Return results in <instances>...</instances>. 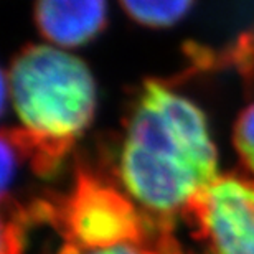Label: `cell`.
Instances as JSON below:
<instances>
[{"label":"cell","instance_id":"6da1fadb","mask_svg":"<svg viewBox=\"0 0 254 254\" xmlns=\"http://www.w3.org/2000/svg\"><path fill=\"white\" fill-rule=\"evenodd\" d=\"M119 175L127 195L150 215L167 220L185 213L220 177L203 111L159 81H147L127 124Z\"/></svg>","mask_w":254,"mask_h":254},{"label":"cell","instance_id":"7a4b0ae2","mask_svg":"<svg viewBox=\"0 0 254 254\" xmlns=\"http://www.w3.org/2000/svg\"><path fill=\"white\" fill-rule=\"evenodd\" d=\"M2 78L22 123L12 135L3 134L32 155L40 172L53 170L93 119L96 84L89 68L58 47L28 45Z\"/></svg>","mask_w":254,"mask_h":254},{"label":"cell","instance_id":"3957f363","mask_svg":"<svg viewBox=\"0 0 254 254\" xmlns=\"http://www.w3.org/2000/svg\"><path fill=\"white\" fill-rule=\"evenodd\" d=\"M45 213L55 220L66 245L81 250L132 245L147 254H157L149 240L154 238L149 220L137 211L132 198L86 172H78L73 190L58 208L48 206Z\"/></svg>","mask_w":254,"mask_h":254},{"label":"cell","instance_id":"277c9868","mask_svg":"<svg viewBox=\"0 0 254 254\" xmlns=\"http://www.w3.org/2000/svg\"><path fill=\"white\" fill-rule=\"evenodd\" d=\"M184 215L206 254H254V180L218 177Z\"/></svg>","mask_w":254,"mask_h":254},{"label":"cell","instance_id":"5b68a950","mask_svg":"<svg viewBox=\"0 0 254 254\" xmlns=\"http://www.w3.org/2000/svg\"><path fill=\"white\" fill-rule=\"evenodd\" d=\"M108 5L101 0L58 2L45 0L35 5V22L40 33L58 48L79 47L104 28Z\"/></svg>","mask_w":254,"mask_h":254},{"label":"cell","instance_id":"8992f818","mask_svg":"<svg viewBox=\"0 0 254 254\" xmlns=\"http://www.w3.org/2000/svg\"><path fill=\"white\" fill-rule=\"evenodd\" d=\"M191 2H135L124 0L121 7L137 23L147 27H170L191 8Z\"/></svg>","mask_w":254,"mask_h":254},{"label":"cell","instance_id":"52a82bcc","mask_svg":"<svg viewBox=\"0 0 254 254\" xmlns=\"http://www.w3.org/2000/svg\"><path fill=\"white\" fill-rule=\"evenodd\" d=\"M233 142L241 162L254 174V103L238 116L233 130Z\"/></svg>","mask_w":254,"mask_h":254},{"label":"cell","instance_id":"ba28073f","mask_svg":"<svg viewBox=\"0 0 254 254\" xmlns=\"http://www.w3.org/2000/svg\"><path fill=\"white\" fill-rule=\"evenodd\" d=\"M15 147L10 142L7 135H2V193L3 196L7 195V190L10 187V180L13 177L15 170Z\"/></svg>","mask_w":254,"mask_h":254},{"label":"cell","instance_id":"9c48e42d","mask_svg":"<svg viewBox=\"0 0 254 254\" xmlns=\"http://www.w3.org/2000/svg\"><path fill=\"white\" fill-rule=\"evenodd\" d=\"M60 254H147L140 248L132 245H119L111 248H98V250H81V248L64 245Z\"/></svg>","mask_w":254,"mask_h":254}]
</instances>
